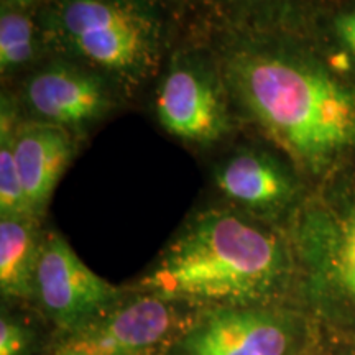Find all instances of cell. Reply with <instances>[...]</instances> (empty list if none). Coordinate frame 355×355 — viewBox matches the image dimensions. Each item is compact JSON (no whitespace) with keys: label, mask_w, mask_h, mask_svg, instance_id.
Instances as JSON below:
<instances>
[{"label":"cell","mask_w":355,"mask_h":355,"mask_svg":"<svg viewBox=\"0 0 355 355\" xmlns=\"http://www.w3.org/2000/svg\"><path fill=\"white\" fill-rule=\"evenodd\" d=\"M188 15L211 44L242 128L282 152L313 189L355 173V81L298 15L224 24Z\"/></svg>","instance_id":"1"},{"label":"cell","mask_w":355,"mask_h":355,"mask_svg":"<svg viewBox=\"0 0 355 355\" xmlns=\"http://www.w3.org/2000/svg\"><path fill=\"white\" fill-rule=\"evenodd\" d=\"M128 288L194 309L298 304L286 227L227 204L188 217Z\"/></svg>","instance_id":"2"},{"label":"cell","mask_w":355,"mask_h":355,"mask_svg":"<svg viewBox=\"0 0 355 355\" xmlns=\"http://www.w3.org/2000/svg\"><path fill=\"white\" fill-rule=\"evenodd\" d=\"M37 19L48 56L99 71L132 101L162 73L186 7L183 0H50Z\"/></svg>","instance_id":"3"},{"label":"cell","mask_w":355,"mask_h":355,"mask_svg":"<svg viewBox=\"0 0 355 355\" xmlns=\"http://www.w3.org/2000/svg\"><path fill=\"white\" fill-rule=\"evenodd\" d=\"M296 303L355 334V173L313 189L290 224Z\"/></svg>","instance_id":"4"},{"label":"cell","mask_w":355,"mask_h":355,"mask_svg":"<svg viewBox=\"0 0 355 355\" xmlns=\"http://www.w3.org/2000/svg\"><path fill=\"white\" fill-rule=\"evenodd\" d=\"M152 101L163 132L193 148H214L242 128L214 51L189 20L168 53Z\"/></svg>","instance_id":"5"},{"label":"cell","mask_w":355,"mask_h":355,"mask_svg":"<svg viewBox=\"0 0 355 355\" xmlns=\"http://www.w3.org/2000/svg\"><path fill=\"white\" fill-rule=\"evenodd\" d=\"M15 84L21 117L64 128L81 141L130 101L105 74L61 56H48Z\"/></svg>","instance_id":"6"},{"label":"cell","mask_w":355,"mask_h":355,"mask_svg":"<svg viewBox=\"0 0 355 355\" xmlns=\"http://www.w3.org/2000/svg\"><path fill=\"white\" fill-rule=\"evenodd\" d=\"M196 311L128 288L114 308L94 321L68 334L51 336L43 355H168Z\"/></svg>","instance_id":"7"},{"label":"cell","mask_w":355,"mask_h":355,"mask_svg":"<svg viewBox=\"0 0 355 355\" xmlns=\"http://www.w3.org/2000/svg\"><path fill=\"white\" fill-rule=\"evenodd\" d=\"M298 304L198 309L168 355H300L308 316Z\"/></svg>","instance_id":"8"},{"label":"cell","mask_w":355,"mask_h":355,"mask_svg":"<svg viewBox=\"0 0 355 355\" xmlns=\"http://www.w3.org/2000/svg\"><path fill=\"white\" fill-rule=\"evenodd\" d=\"M212 183L224 204L279 227H288L313 191L291 159L265 141L224 155Z\"/></svg>","instance_id":"9"},{"label":"cell","mask_w":355,"mask_h":355,"mask_svg":"<svg viewBox=\"0 0 355 355\" xmlns=\"http://www.w3.org/2000/svg\"><path fill=\"white\" fill-rule=\"evenodd\" d=\"M127 291V286H115L92 272L63 234L46 229L30 308L48 324L53 336L68 334L94 321Z\"/></svg>","instance_id":"10"},{"label":"cell","mask_w":355,"mask_h":355,"mask_svg":"<svg viewBox=\"0 0 355 355\" xmlns=\"http://www.w3.org/2000/svg\"><path fill=\"white\" fill-rule=\"evenodd\" d=\"M79 144L81 140L64 128L21 117L13 150L30 216L44 220L56 186L76 157Z\"/></svg>","instance_id":"11"},{"label":"cell","mask_w":355,"mask_h":355,"mask_svg":"<svg viewBox=\"0 0 355 355\" xmlns=\"http://www.w3.org/2000/svg\"><path fill=\"white\" fill-rule=\"evenodd\" d=\"M46 235L33 216H0V296L2 303H32L33 279Z\"/></svg>","instance_id":"12"},{"label":"cell","mask_w":355,"mask_h":355,"mask_svg":"<svg viewBox=\"0 0 355 355\" xmlns=\"http://www.w3.org/2000/svg\"><path fill=\"white\" fill-rule=\"evenodd\" d=\"M298 21L327 60L355 81V0H324L300 13Z\"/></svg>","instance_id":"13"},{"label":"cell","mask_w":355,"mask_h":355,"mask_svg":"<svg viewBox=\"0 0 355 355\" xmlns=\"http://www.w3.org/2000/svg\"><path fill=\"white\" fill-rule=\"evenodd\" d=\"M48 58L37 12L0 2V78L17 83Z\"/></svg>","instance_id":"14"},{"label":"cell","mask_w":355,"mask_h":355,"mask_svg":"<svg viewBox=\"0 0 355 355\" xmlns=\"http://www.w3.org/2000/svg\"><path fill=\"white\" fill-rule=\"evenodd\" d=\"M186 12L224 24H266L286 20L324 0H183Z\"/></svg>","instance_id":"15"},{"label":"cell","mask_w":355,"mask_h":355,"mask_svg":"<svg viewBox=\"0 0 355 355\" xmlns=\"http://www.w3.org/2000/svg\"><path fill=\"white\" fill-rule=\"evenodd\" d=\"M20 121L15 92L3 86L0 96V216H30L13 150Z\"/></svg>","instance_id":"16"},{"label":"cell","mask_w":355,"mask_h":355,"mask_svg":"<svg viewBox=\"0 0 355 355\" xmlns=\"http://www.w3.org/2000/svg\"><path fill=\"white\" fill-rule=\"evenodd\" d=\"M30 306L2 303L0 308V355H43L53 332Z\"/></svg>","instance_id":"17"},{"label":"cell","mask_w":355,"mask_h":355,"mask_svg":"<svg viewBox=\"0 0 355 355\" xmlns=\"http://www.w3.org/2000/svg\"><path fill=\"white\" fill-rule=\"evenodd\" d=\"M2 3H7V6L25 8V10H33L37 12L38 8H42L44 3H48L50 0H0Z\"/></svg>","instance_id":"18"}]
</instances>
